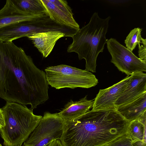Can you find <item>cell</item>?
Returning a JSON list of instances; mask_svg holds the SVG:
<instances>
[{"instance_id":"cell-22","label":"cell","mask_w":146,"mask_h":146,"mask_svg":"<svg viewBox=\"0 0 146 146\" xmlns=\"http://www.w3.org/2000/svg\"><path fill=\"white\" fill-rule=\"evenodd\" d=\"M46 146H64L59 139L55 140Z\"/></svg>"},{"instance_id":"cell-2","label":"cell","mask_w":146,"mask_h":146,"mask_svg":"<svg viewBox=\"0 0 146 146\" xmlns=\"http://www.w3.org/2000/svg\"><path fill=\"white\" fill-rule=\"evenodd\" d=\"M130 123L116 109L92 110L65 121L60 140L64 146H104L126 134Z\"/></svg>"},{"instance_id":"cell-8","label":"cell","mask_w":146,"mask_h":146,"mask_svg":"<svg viewBox=\"0 0 146 146\" xmlns=\"http://www.w3.org/2000/svg\"><path fill=\"white\" fill-rule=\"evenodd\" d=\"M129 79L127 76L107 88L100 90L94 100L92 110L116 109L115 103L126 87Z\"/></svg>"},{"instance_id":"cell-13","label":"cell","mask_w":146,"mask_h":146,"mask_svg":"<svg viewBox=\"0 0 146 146\" xmlns=\"http://www.w3.org/2000/svg\"><path fill=\"white\" fill-rule=\"evenodd\" d=\"M119 113L130 122L138 119L146 112V92L133 101L116 108Z\"/></svg>"},{"instance_id":"cell-7","label":"cell","mask_w":146,"mask_h":146,"mask_svg":"<svg viewBox=\"0 0 146 146\" xmlns=\"http://www.w3.org/2000/svg\"><path fill=\"white\" fill-rule=\"evenodd\" d=\"M108 50L111 55V62L118 70L127 76L146 71V62L113 38L107 39Z\"/></svg>"},{"instance_id":"cell-20","label":"cell","mask_w":146,"mask_h":146,"mask_svg":"<svg viewBox=\"0 0 146 146\" xmlns=\"http://www.w3.org/2000/svg\"><path fill=\"white\" fill-rule=\"evenodd\" d=\"M138 55L139 58L146 62V45L138 44Z\"/></svg>"},{"instance_id":"cell-4","label":"cell","mask_w":146,"mask_h":146,"mask_svg":"<svg viewBox=\"0 0 146 146\" xmlns=\"http://www.w3.org/2000/svg\"><path fill=\"white\" fill-rule=\"evenodd\" d=\"M1 109L5 125L0 134L5 146H21L39 123L42 116L35 115L25 105L7 101Z\"/></svg>"},{"instance_id":"cell-16","label":"cell","mask_w":146,"mask_h":146,"mask_svg":"<svg viewBox=\"0 0 146 146\" xmlns=\"http://www.w3.org/2000/svg\"><path fill=\"white\" fill-rule=\"evenodd\" d=\"M146 125L138 119L130 122L126 135L132 142L138 140L146 141Z\"/></svg>"},{"instance_id":"cell-17","label":"cell","mask_w":146,"mask_h":146,"mask_svg":"<svg viewBox=\"0 0 146 146\" xmlns=\"http://www.w3.org/2000/svg\"><path fill=\"white\" fill-rule=\"evenodd\" d=\"M142 30L139 27L135 28L131 31L125 40L127 48L131 52H132L140 43L146 45V39L142 38L141 35Z\"/></svg>"},{"instance_id":"cell-12","label":"cell","mask_w":146,"mask_h":146,"mask_svg":"<svg viewBox=\"0 0 146 146\" xmlns=\"http://www.w3.org/2000/svg\"><path fill=\"white\" fill-rule=\"evenodd\" d=\"M93 102L94 100H88L87 96L78 101L71 100L58 113L65 121H71L89 111L92 108Z\"/></svg>"},{"instance_id":"cell-24","label":"cell","mask_w":146,"mask_h":146,"mask_svg":"<svg viewBox=\"0 0 146 146\" xmlns=\"http://www.w3.org/2000/svg\"><path fill=\"white\" fill-rule=\"evenodd\" d=\"M0 146H2L1 144L0 143Z\"/></svg>"},{"instance_id":"cell-14","label":"cell","mask_w":146,"mask_h":146,"mask_svg":"<svg viewBox=\"0 0 146 146\" xmlns=\"http://www.w3.org/2000/svg\"><path fill=\"white\" fill-rule=\"evenodd\" d=\"M49 17L62 26L79 30L80 26L73 17L68 15L49 0H40Z\"/></svg>"},{"instance_id":"cell-11","label":"cell","mask_w":146,"mask_h":146,"mask_svg":"<svg viewBox=\"0 0 146 146\" xmlns=\"http://www.w3.org/2000/svg\"><path fill=\"white\" fill-rule=\"evenodd\" d=\"M65 37V35L62 32L48 31L37 33L27 37L32 41L42 56L46 58L52 52L58 40Z\"/></svg>"},{"instance_id":"cell-18","label":"cell","mask_w":146,"mask_h":146,"mask_svg":"<svg viewBox=\"0 0 146 146\" xmlns=\"http://www.w3.org/2000/svg\"><path fill=\"white\" fill-rule=\"evenodd\" d=\"M104 146H133L132 142L127 136L123 135Z\"/></svg>"},{"instance_id":"cell-10","label":"cell","mask_w":146,"mask_h":146,"mask_svg":"<svg viewBox=\"0 0 146 146\" xmlns=\"http://www.w3.org/2000/svg\"><path fill=\"white\" fill-rule=\"evenodd\" d=\"M48 16L46 12L37 14L24 12L17 8L11 0H7L4 6L0 10V29L16 22Z\"/></svg>"},{"instance_id":"cell-1","label":"cell","mask_w":146,"mask_h":146,"mask_svg":"<svg viewBox=\"0 0 146 146\" xmlns=\"http://www.w3.org/2000/svg\"><path fill=\"white\" fill-rule=\"evenodd\" d=\"M48 88L45 72L22 48L0 42V98L33 110L49 99Z\"/></svg>"},{"instance_id":"cell-19","label":"cell","mask_w":146,"mask_h":146,"mask_svg":"<svg viewBox=\"0 0 146 146\" xmlns=\"http://www.w3.org/2000/svg\"><path fill=\"white\" fill-rule=\"evenodd\" d=\"M55 5L69 15L73 17L74 14L72 9L66 0H49Z\"/></svg>"},{"instance_id":"cell-6","label":"cell","mask_w":146,"mask_h":146,"mask_svg":"<svg viewBox=\"0 0 146 146\" xmlns=\"http://www.w3.org/2000/svg\"><path fill=\"white\" fill-rule=\"evenodd\" d=\"M65 124V121L58 113L45 112L23 145L46 146L55 140H60Z\"/></svg>"},{"instance_id":"cell-5","label":"cell","mask_w":146,"mask_h":146,"mask_svg":"<svg viewBox=\"0 0 146 146\" xmlns=\"http://www.w3.org/2000/svg\"><path fill=\"white\" fill-rule=\"evenodd\" d=\"M44 70L48 85L57 89L88 88L95 86L98 82L91 72L66 65L49 66Z\"/></svg>"},{"instance_id":"cell-25","label":"cell","mask_w":146,"mask_h":146,"mask_svg":"<svg viewBox=\"0 0 146 146\" xmlns=\"http://www.w3.org/2000/svg\"><path fill=\"white\" fill-rule=\"evenodd\" d=\"M24 146L23 145V146Z\"/></svg>"},{"instance_id":"cell-23","label":"cell","mask_w":146,"mask_h":146,"mask_svg":"<svg viewBox=\"0 0 146 146\" xmlns=\"http://www.w3.org/2000/svg\"><path fill=\"white\" fill-rule=\"evenodd\" d=\"M146 142L143 141L138 140L132 142L133 146H146Z\"/></svg>"},{"instance_id":"cell-21","label":"cell","mask_w":146,"mask_h":146,"mask_svg":"<svg viewBox=\"0 0 146 146\" xmlns=\"http://www.w3.org/2000/svg\"><path fill=\"white\" fill-rule=\"evenodd\" d=\"M5 125L3 112L1 108H0V128L4 127Z\"/></svg>"},{"instance_id":"cell-3","label":"cell","mask_w":146,"mask_h":146,"mask_svg":"<svg viewBox=\"0 0 146 146\" xmlns=\"http://www.w3.org/2000/svg\"><path fill=\"white\" fill-rule=\"evenodd\" d=\"M110 19V16L101 18L95 12L88 23L72 37V42L68 46L67 52L76 53L80 60L84 59L85 70L89 71L96 72L97 58L103 51L106 43V35Z\"/></svg>"},{"instance_id":"cell-15","label":"cell","mask_w":146,"mask_h":146,"mask_svg":"<svg viewBox=\"0 0 146 146\" xmlns=\"http://www.w3.org/2000/svg\"><path fill=\"white\" fill-rule=\"evenodd\" d=\"M21 11L27 13L37 14L46 12L40 0H11Z\"/></svg>"},{"instance_id":"cell-9","label":"cell","mask_w":146,"mask_h":146,"mask_svg":"<svg viewBox=\"0 0 146 146\" xmlns=\"http://www.w3.org/2000/svg\"><path fill=\"white\" fill-rule=\"evenodd\" d=\"M146 92V74L134 73L129 76L126 87L115 103L116 108L127 104Z\"/></svg>"}]
</instances>
